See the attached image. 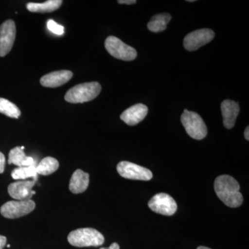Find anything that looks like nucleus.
I'll return each instance as SVG.
<instances>
[{"instance_id":"b1692460","label":"nucleus","mask_w":249,"mask_h":249,"mask_svg":"<svg viewBox=\"0 0 249 249\" xmlns=\"http://www.w3.org/2000/svg\"><path fill=\"white\" fill-rule=\"evenodd\" d=\"M118 3L120 4H134L137 3V1L135 0H119Z\"/></svg>"},{"instance_id":"a211bd4d","label":"nucleus","mask_w":249,"mask_h":249,"mask_svg":"<svg viewBox=\"0 0 249 249\" xmlns=\"http://www.w3.org/2000/svg\"><path fill=\"white\" fill-rule=\"evenodd\" d=\"M171 18V16L168 14L155 15L147 24V28L152 32H161L166 29L167 24L169 23Z\"/></svg>"},{"instance_id":"39448f33","label":"nucleus","mask_w":249,"mask_h":249,"mask_svg":"<svg viewBox=\"0 0 249 249\" xmlns=\"http://www.w3.org/2000/svg\"><path fill=\"white\" fill-rule=\"evenodd\" d=\"M108 53L114 58L124 61H131L137 58V52L130 46L126 45L115 36H109L105 42Z\"/></svg>"},{"instance_id":"a878e982","label":"nucleus","mask_w":249,"mask_h":249,"mask_svg":"<svg viewBox=\"0 0 249 249\" xmlns=\"http://www.w3.org/2000/svg\"><path fill=\"white\" fill-rule=\"evenodd\" d=\"M100 249H120V246L114 242V243L111 244L108 248H101Z\"/></svg>"},{"instance_id":"20e7f679","label":"nucleus","mask_w":249,"mask_h":249,"mask_svg":"<svg viewBox=\"0 0 249 249\" xmlns=\"http://www.w3.org/2000/svg\"><path fill=\"white\" fill-rule=\"evenodd\" d=\"M181 121L187 133L191 138L201 140L207 135V127L204 120L194 111L184 109L181 116Z\"/></svg>"},{"instance_id":"6ab92c4d","label":"nucleus","mask_w":249,"mask_h":249,"mask_svg":"<svg viewBox=\"0 0 249 249\" xmlns=\"http://www.w3.org/2000/svg\"><path fill=\"white\" fill-rule=\"evenodd\" d=\"M59 168V162L53 157H47L41 160L36 166V173L37 175H47L55 173Z\"/></svg>"},{"instance_id":"bb28decb","label":"nucleus","mask_w":249,"mask_h":249,"mask_svg":"<svg viewBox=\"0 0 249 249\" xmlns=\"http://www.w3.org/2000/svg\"><path fill=\"white\" fill-rule=\"evenodd\" d=\"M245 139H247V141L249 140V126L245 129Z\"/></svg>"},{"instance_id":"0eeeda50","label":"nucleus","mask_w":249,"mask_h":249,"mask_svg":"<svg viewBox=\"0 0 249 249\" xmlns=\"http://www.w3.org/2000/svg\"><path fill=\"white\" fill-rule=\"evenodd\" d=\"M117 171L122 178L128 179L150 181L153 178L150 170L129 161L119 163Z\"/></svg>"},{"instance_id":"9d476101","label":"nucleus","mask_w":249,"mask_h":249,"mask_svg":"<svg viewBox=\"0 0 249 249\" xmlns=\"http://www.w3.org/2000/svg\"><path fill=\"white\" fill-rule=\"evenodd\" d=\"M16 36L14 21L8 19L0 25V56L4 57L11 52Z\"/></svg>"},{"instance_id":"f257e3e1","label":"nucleus","mask_w":249,"mask_h":249,"mask_svg":"<svg viewBox=\"0 0 249 249\" xmlns=\"http://www.w3.org/2000/svg\"><path fill=\"white\" fill-rule=\"evenodd\" d=\"M214 191L219 199L231 208H237L243 203L238 182L229 175H221L214 181Z\"/></svg>"},{"instance_id":"ddd939ff","label":"nucleus","mask_w":249,"mask_h":249,"mask_svg":"<svg viewBox=\"0 0 249 249\" xmlns=\"http://www.w3.org/2000/svg\"><path fill=\"white\" fill-rule=\"evenodd\" d=\"M73 76V73L68 70L53 71L42 76L40 79L41 85L45 88H58L65 84Z\"/></svg>"},{"instance_id":"7ed1b4c3","label":"nucleus","mask_w":249,"mask_h":249,"mask_svg":"<svg viewBox=\"0 0 249 249\" xmlns=\"http://www.w3.org/2000/svg\"><path fill=\"white\" fill-rule=\"evenodd\" d=\"M101 89V85L98 82L77 85L67 91L65 99L70 103L88 102L97 97Z\"/></svg>"},{"instance_id":"4468645a","label":"nucleus","mask_w":249,"mask_h":249,"mask_svg":"<svg viewBox=\"0 0 249 249\" xmlns=\"http://www.w3.org/2000/svg\"><path fill=\"white\" fill-rule=\"evenodd\" d=\"M223 123L226 128L231 129L235 124L236 119L240 113L238 103L231 100H225L221 104Z\"/></svg>"},{"instance_id":"6e6552de","label":"nucleus","mask_w":249,"mask_h":249,"mask_svg":"<svg viewBox=\"0 0 249 249\" xmlns=\"http://www.w3.org/2000/svg\"><path fill=\"white\" fill-rule=\"evenodd\" d=\"M148 206L156 213L166 216L173 215L178 210L176 201L166 193H159L152 196Z\"/></svg>"},{"instance_id":"f3484780","label":"nucleus","mask_w":249,"mask_h":249,"mask_svg":"<svg viewBox=\"0 0 249 249\" xmlns=\"http://www.w3.org/2000/svg\"><path fill=\"white\" fill-rule=\"evenodd\" d=\"M63 1L62 0H49L44 3H28V11L34 13H51L56 11L61 6Z\"/></svg>"},{"instance_id":"1a4fd4ad","label":"nucleus","mask_w":249,"mask_h":249,"mask_svg":"<svg viewBox=\"0 0 249 249\" xmlns=\"http://www.w3.org/2000/svg\"><path fill=\"white\" fill-rule=\"evenodd\" d=\"M214 33L209 29H199L190 33L183 40V46L186 50L193 52L213 40Z\"/></svg>"},{"instance_id":"aec40b11","label":"nucleus","mask_w":249,"mask_h":249,"mask_svg":"<svg viewBox=\"0 0 249 249\" xmlns=\"http://www.w3.org/2000/svg\"><path fill=\"white\" fill-rule=\"evenodd\" d=\"M11 177L16 180L27 179L28 178H37L35 165L27 167H18L13 170Z\"/></svg>"},{"instance_id":"2eb2a0df","label":"nucleus","mask_w":249,"mask_h":249,"mask_svg":"<svg viewBox=\"0 0 249 249\" xmlns=\"http://www.w3.org/2000/svg\"><path fill=\"white\" fill-rule=\"evenodd\" d=\"M89 183V174L80 169L76 170L72 175L70 182V190L73 194L84 193Z\"/></svg>"},{"instance_id":"412c9836","label":"nucleus","mask_w":249,"mask_h":249,"mask_svg":"<svg viewBox=\"0 0 249 249\" xmlns=\"http://www.w3.org/2000/svg\"><path fill=\"white\" fill-rule=\"evenodd\" d=\"M0 113L14 119H18L21 115L20 110L14 103L3 98H0Z\"/></svg>"},{"instance_id":"f8f14e48","label":"nucleus","mask_w":249,"mask_h":249,"mask_svg":"<svg viewBox=\"0 0 249 249\" xmlns=\"http://www.w3.org/2000/svg\"><path fill=\"white\" fill-rule=\"evenodd\" d=\"M148 112V108L143 104L134 105L121 114V119L128 125L134 126L142 122Z\"/></svg>"},{"instance_id":"4be33fe9","label":"nucleus","mask_w":249,"mask_h":249,"mask_svg":"<svg viewBox=\"0 0 249 249\" xmlns=\"http://www.w3.org/2000/svg\"><path fill=\"white\" fill-rule=\"evenodd\" d=\"M47 28L49 31H52L56 35L62 36L64 34V27L60 25L58 23L53 21V19H49L47 22Z\"/></svg>"},{"instance_id":"dca6fc26","label":"nucleus","mask_w":249,"mask_h":249,"mask_svg":"<svg viewBox=\"0 0 249 249\" xmlns=\"http://www.w3.org/2000/svg\"><path fill=\"white\" fill-rule=\"evenodd\" d=\"M8 163L18 167H27L34 165L35 160L32 157H27L20 147H16L9 152Z\"/></svg>"},{"instance_id":"423d86ee","label":"nucleus","mask_w":249,"mask_h":249,"mask_svg":"<svg viewBox=\"0 0 249 249\" xmlns=\"http://www.w3.org/2000/svg\"><path fill=\"white\" fill-rule=\"evenodd\" d=\"M35 208L36 203L31 199L10 201L1 206L0 213L3 217L8 219H16L30 213Z\"/></svg>"},{"instance_id":"5701e85b","label":"nucleus","mask_w":249,"mask_h":249,"mask_svg":"<svg viewBox=\"0 0 249 249\" xmlns=\"http://www.w3.org/2000/svg\"><path fill=\"white\" fill-rule=\"evenodd\" d=\"M5 164H6V158L4 154L0 152V174L4 173Z\"/></svg>"},{"instance_id":"c756f323","label":"nucleus","mask_w":249,"mask_h":249,"mask_svg":"<svg viewBox=\"0 0 249 249\" xmlns=\"http://www.w3.org/2000/svg\"><path fill=\"white\" fill-rule=\"evenodd\" d=\"M7 247H8V248H10V247H11V245H8Z\"/></svg>"},{"instance_id":"f03ea898","label":"nucleus","mask_w":249,"mask_h":249,"mask_svg":"<svg viewBox=\"0 0 249 249\" xmlns=\"http://www.w3.org/2000/svg\"><path fill=\"white\" fill-rule=\"evenodd\" d=\"M67 240L70 245L76 247H99L105 242L104 236L92 228H83L73 231Z\"/></svg>"},{"instance_id":"cd10ccee","label":"nucleus","mask_w":249,"mask_h":249,"mask_svg":"<svg viewBox=\"0 0 249 249\" xmlns=\"http://www.w3.org/2000/svg\"><path fill=\"white\" fill-rule=\"evenodd\" d=\"M196 249H211L208 248V247H199Z\"/></svg>"},{"instance_id":"393cba45","label":"nucleus","mask_w":249,"mask_h":249,"mask_svg":"<svg viewBox=\"0 0 249 249\" xmlns=\"http://www.w3.org/2000/svg\"><path fill=\"white\" fill-rule=\"evenodd\" d=\"M6 241H7V239L5 236L0 235V249H4L6 245Z\"/></svg>"},{"instance_id":"c85d7f7f","label":"nucleus","mask_w":249,"mask_h":249,"mask_svg":"<svg viewBox=\"0 0 249 249\" xmlns=\"http://www.w3.org/2000/svg\"><path fill=\"white\" fill-rule=\"evenodd\" d=\"M188 1V2H193V1H195V0H189V1Z\"/></svg>"},{"instance_id":"9b49d317","label":"nucleus","mask_w":249,"mask_h":249,"mask_svg":"<svg viewBox=\"0 0 249 249\" xmlns=\"http://www.w3.org/2000/svg\"><path fill=\"white\" fill-rule=\"evenodd\" d=\"M37 178L32 181H20L11 183L8 187L9 196L18 201L29 200L36 194L32 188L35 186Z\"/></svg>"}]
</instances>
